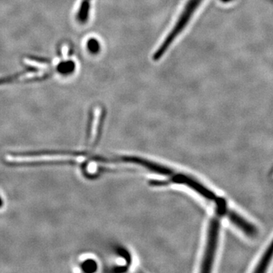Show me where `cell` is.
I'll list each match as a JSON object with an SVG mask.
<instances>
[{
    "label": "cell",
    "mask_w": 273,
    "mask_h": 273,
    "mask_svg": "<svg viewBox=\"0 0 273 273\" xmlns=\"http://www.w3.org/2000/svg\"><path fill=\"white\" fill-rule=\"evenodd\" d=\"M204 1V0H188L174 26L172 28L162 44L154 52L152 56L154 61H158L160 60L170 49V46L172 45L174 40L180 36V34L184 32L192 20V18Z\"/></svg>",
    "instance_id": "cell-1"
},
{
    "label": "cell",
    "mask_w": 273,
    "mask_h": 273,
    "mask_svg": "<svg viewBox=\"0 0 273 273\" xmlns=\"http://www.w3.org/2000/svg\"><path fill=\"white\" fill-rule=\"evenodd\" d=\"M218 237V222L217 221H214L211 223L209 233H208V246H206V252L204 254V258L201 265L202 272L210 271L214 256H215L216 250Z\"/></svg>",
    "instance_id": "cell-2"
},
{
    "label": "cell",
    "mask_w": 273,
    "mask_h": 273,
    "mask_svg": "<svg viewBox=\"0 0 273 273\" xmlns=\"http://www.w3.org/2000/svg\"><path fill=\"white\" fill-rule=\"evenodd\" d=\"M273 256V242H272L271 244L268 246V250H267L266 253L264 254V256L261 259L260 262L256 267V270L255 272H264L270 264V261H271L272 258Z\"/></svg>",
    "instance_id": "cell-3"
},
{
    "label": "cell",
    "mask_w": 273,
    "mask_h": 273,
    "mask_svg": "<svg viewBox=\"0 0 273 273\" xmlns=\"http://www.w3.org/2000/svg\"><path fill=\"white\" fill-rule=\"evenodd\" d=\"M86 46H88V51L92 54H98L100 50V44L99 41L95 38L90 39L88 41Z\"/></svg>",
    "instance_id": "cell-4"
},
{
    "label": "cell",
    "mask_w": 273,
    "mask_h": 273,
    "mask_svg": "<svg viewBox=\"0 0 273 273\" xmlns=\"http://www.w3.org/2000/svg\"><path fill=\"white\" fill-rule=\"evenodd\" d=\"M222 2H230L231 0H222Z\"/></svg>",
    "instance_id": "cell-5"
}]
</instances>
